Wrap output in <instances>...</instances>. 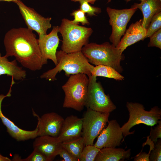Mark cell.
Returning <instances> with one entry per match:
<instances>
[{
	"mask_svg": "<svg viewBox=\"0 0 161 161\" xmlns=\"http://www.w3.org/2000/svg\"><path fill=\"white\" fill-rule=\"evenodd\" d=\"M109 113L101 112L87 108L83 119L82 137L85 146L94 145L95 139L106 126Z\"/></svg>",
	"mask_w": 161,
	"mask_h": 161,
	"instance_id": "obj_7",
	"label": "cell"
},
{
	"mask_svg": "<svg viewBox=\"0 0 161 161\" xmlns=\"http://www.w3.org/2000/svg\"><path fill=\"white\" fill-rule=\"evenodd\" d=\"M21 161H49L47 158L37 150L34 149L32 152L27 157L20 159Z\"/></svg>",
	"mask_w": 161,
	"mask_h": 161,
	"instance_id": "obj_28",
	"label": "cell"
},
{
	"mask_svg": "<svg viewBox=\"0 0 161 161\" xmlns=\"http://www.w3.org/2000/svg\"><path fill=\"white\" fill-rule=\"evenodd\" d=\"M58 28V26H53L49 34L39 36L38 44L44 65L47 64L48 59L51 60L55 65L57 64L56 53L60 40Z\"/></svg>",
	"mask_w": 161,
	"mask_h": 161,
	"instance_id": "obj_13",
	"label": "cell"
},
{
	"mask_svg": "<svg viewBox=\"0 0 161 161\" xmlns=\"http://www.w3.org/2000/svg\"><path fill=\"white\" fill-rule=\"evenodd\" d=\"M154 148L151 150L149 157V161H161V140H157Z\"/></svg>",
	"mask_w": 161,
	"mask_h": 161,
	"instance_id": "obj_27",
	"label": "cell"
},
{
	"mask_svg": "<svg viewBox=\"0 0 161 161\" xmlns=\"http://www.w3.org/2000/svg\"><path fill=\"white\" fill-rule=\"evenodd\" d=\"M18 6L20 13L27 28L35 31L38 36L47 34L51 27V17H44L33 8L28 7L21 0L14 2Z\"/></svg>",
	"mask_w": 161,
	"mask_h": 161,
	"instance_id": "obj_10",
	"label": "cell"
},
{
	"mask_svg": "<svg viewBox=\"0 0 161 161\" xmlns=\"http://www.w3.org/2000/svg\"><path fill=\"white\" fill-rule=\"evenodd\" d=\"M7 58L5 55L2 56L0 53V75H6L16 80L25 79L26 71L18 65L16 59L10 61Z\"/></svg>",
	"mask_w": 161,
	"mask_h": 161,
	"instance_id": "obj_19",
	"label": "cell"
},
{
	"mask_svg": "<svg viewBox=\"0 0 161 161\" xmlns=\"http://www.w3.org/2000/svg\"><path fill=\"white\" fill-rule=\"evenodd\" d=\"M3 42L6 57H14L23 67L31 71L41 69L42 57L33 31L24 27L11 29L5 34Z\"/></svg>",
	"mask_w": 161,
	"mask_h": 161,
	"instance_id": "obj_1",
	"label": "cell"
},
{
	"mask_svg": "<svg viewBox=\"0 0 161 161\" xmlns=\"http://www.w3.org/2000/svg\"><path fill=\"white\" fill-rule=\"evenodd\" d=\"M160 1H161V0H160Z\"/></svg>",
	"mask_w": 161,
	"mask_h": 161,
	"instance_id": "obj_39",
	"label": "cell"
},
{
	"mask_svg": "<svg viewBox=\"0 0 161 161\" xmlns=\"http://www.w3.org/2000/svg\"><path fill=\"white\" fill-rule=\"evenodd\" d=\"M71 1H74V2H77V1H79L80 0H70Z\"/></svg>",
	"mask_w": 161,
	"mask_h": 161,
	"instance_id": "obj_36",
	"label": "cell"
},
{
	"mask_svg": "<svg viewBox=\"0 0 161 161\" xmlns=\"http://www.w3.org/2000/svg\"><path fill=\"white\" fill-rule=\"evenodd\" d=\"M150 40L148 46L156 47L161 49V29L155 32L150 37Z\"/></svg>",
	"mask_w": 161,
	"mask_h": 161,
	"instance_id": "obj_29",
	"label": "cell"
},
{
	"mask_svg": "<svg viewBox=\"0 0 161 161\" xmlns=\"http://www.w3.org/2000/svg\"><path fill=\"white\" fill-rule=\"evenodd\" d=\"M58 32L63 38L61 50L70 53L81 51L82 47L88 43L93 30L91 28L80 26L64 18L59 27Z\"/></svg>",
	"mask_w": 161,
	"mask_h": 161,
	"instance_id": "obj_4",
	"label": "cell"
},
{
	"mask_svg": "<svg viewBox=\"0 0 161 161\" xmlns=\"http://www.w3.org/2000/svg\"><path fill=\"white\" fill-rule=\"evenodd\" d=\"M83 119L72 115L64 120L57 137L62 143L82 137Z\"/></svg>",
	"mask_w": 161,
	"mask_h": 161,
	"instance_id": "obj_16",
	"label": "cell"
},
{
	"mask_svg": "<svg viewBox=\"0 0 161 161\" xmlns=\"http://www.w3.org/2000/svg\"><path fill=\"white\" fill-rule=\"evenodd\" d=\"M84 146V140L82 137L71 141L62 143V147L78 161Z\"/></svg>",
	"mask_w": 161,
	"mask_h": 161,
	"instance_id": "obj_22",
	"label": "cell"
},
{
	"mask_svg": "<svg viewBox=\"0 0 161 161\" xmlns=\"http://www.w3.org/2000/svg\"><path fill=\"white\" fill-rule=\"evenodd\" d=\"M89 77L83 73L71 75L62 88L65 93L64 108L82 111L85 106L88 90Z\"/></svg>",
	"mask_w": 161,
	"mask_h": 161,
	"instance_id": "obj_5",
	"label": "cell"
},
{
	"mask_svg": "<svg viewBox=\"0 0 161 161\" xmlns=\"http://www.w3.org/2000/svg\"><path fill=\"white\" fill-rule=\"evenodd\" d=\"M137 10L136 8L131 7L121 10L107 7L109 24L112 28L109 40L114 46L117 47L118 46L121 36L125 33L128 23Z\"/></svg>",
	"mask_w": 161,
	"mask_h": 161,
	"instance_id": "obj_9",
	"label": "cell"
},
{
	"mask_svg": "<svg viewBox=\"0 0 161 161\" xmlns=\"http://www.w3.org/2000/svg\"><path fill=\"white\" fill-rule=\"evenodd\" d=\"M32 111L33 114L38 120L37 137L48 135L57 137L64 120L63 117L54 112L46 113L40 117Z\"/></svg>",
	"mask_w": 161,
	"mask_h": 161,
	"instance_id": "obj_12",
	"label": "cell"
},
{
	"mask_svg": "<svg viewBox=\"0 0 161 161\" xmlns=\"http://www.w3.org/2000/svg\"><path fill=\"white\" fill-rule=\"evenodd\" d=\"M88 2L89 3H90L91 4H94L95 2L97 0H83ZM111 0H108V2H111Z\"/></svg>",
	"mask_w": 161,
	"mask_h": 161,
	"instance_id": "obj_34",
	"label": "cell"
},
{
	"mask_svg": "<svg viewBox=\"0 0 161 161\" xmlns=\"http://www.w3.org/2000/svg\"><path fill=\"white\" fill-rule=\"evenodd\" d=\"M150 146V150L148 154L143 152L140 153L139 155H137L134 159V161H149V157L151 150L154 148V143L149 142L147 143Z\"/></svg>",
	"mask_w": 161,
	"mask_h": 161,
	"instance_id": "obj_31",
	"label": "cell"
},
{
	"mask_svg": "<svg viewBox=\"0 0 161 161\" xmlns=\"http://www.w3.org/2000/svg\"><path fill=\"white\" fill-rule=\"evenodd\" d=\"M89 81L85 106L92 110L103 113H111L116 108L109 96L105 94L97 77H88Z\"/></svg>",
	"mask_w": 161,
	"mask_h": 161,
	"instance_id": "obj_8",
	"label": "cell"
},
{
	"mask_svg": "<svg viewBox=\"0 0 161 161\" xmlns=\"http://www.w3.org/2000/svg\"><path fill=\"white\" fill-rule=\"evenodd\" d=\"M80 9L85 13H86L90 16H97V14L101 12L100 8L91 5L88 2L83 0H80Z\"/></svg>",
	"mask_w": 161,
	"mask_h": 161,
	"instance_id": "obj_25",
	"label": "cell"
},
{
	"mask_svg": "<svg viewBox=\"0 0 161 161\" xmlns=\"http://www.w3.org/2000/svg\"><path fill=\"white\" fill-rule=\"evenodd\" d=\"M9 90L6 95L0 94V118L3 124L6 127L7 131L9 134L17 141H24L30 139H33L37 137L38 129L32 131L24 130L19 128L13 122L5 117L1 110V104L3 99L6 97L11 96L12 87L10 85Z\"/></svg>",
	"mask_w": 161,
	"mask_h": 161,
	"instance_id": "obj_14",
	"label": "cell"
},
{
	"mask_svg": "<svg viewBox=\"0 0 161 161\" xmlns=\"http://www.w3.org/2000/svg\"><path fill=\"white\" fill-rule=\"evenodd\" d=\"M140 0L141 1H143L144 0Z\"/></svg>",
	"mask_w": 161,
	"mask_h": 161,
	"instance_id": "obj_38",
	"label": "cell"
},
{
	"mask_svg": "<svg viewBox=\"0 0 161 161\" xmlns=\"http://www.w3.org/2000/svg\"><path fill=\"white\" fill-rule=\"evenodd\" d=\"M11 160L9 158L2 156L0 154V161H10Z\"/></svg>",
	"mask_w": 161,
	"mask_h": 161,
	"instance_id": "obj_33",
	"label": "cell"
},
{
	"mask_svg": "<svg viewBox=\"0 0 161 161\" xmlns=\"http://www.w3.org/2000/svg\"><path fill=\"white\" fill-rule=\"evenodd\" d=\"M131 7L139 9L141 11L143 16L142 25L147 29L153 16L161 12V1L144 0L140 3H134Z\"/></svg>",
	"mask_w": 161,
	"mask_h": 161,
	"instance_id": "obj_18",
	"label": "cell"
},
{
	"mask_svg": "<svg viewBox=\"0 0 161 161\" xmlns=\"http://www.w3.org/2000/svg\"><path fill=\"white\" fill-rule=\"evenodd\" d=\"M57 64L53 68L43 73L41 79L50 81L56 79L57 74L63 70L66 76L78 73H83L88 77L92 75V72L94 66L89 62L81 51L67 53L62 50L57 51Z\"/></svg>",
	"mask_w": 161,
	"mask_h": 161,
	"instance_id": "obj_2",
	"label": "cell"
},
{
	"mask_svg": "<svg viewBox=\"0 0 161 161\" xmlns=\"http://www.w3.org/2000/svg\"><path fill=\"white\" fill-rule=\"evenodd\" d=\"M100 150L94 145H85L81 153L79 161H94Z\"/></svg>",
	"mask_w": 161,
	"mask_h": 161,
	"instance_id": "obj_23",
	"label": "cell"
},
{
	"mask_svg": "<svg viewBox=\"0 0 161 161\" xmlns=\"http://www.w3.org/2000/svg\"><path fill=\"white\" fill-rule=\"evenodd\" d=\"M108 123L107 126L101 132L94 145L100 149L105 147L116 148L119 146L123 138L121 127L117 120H113Z\"/></svg>",
	"mask_w": 161,
	"mask_h": 161,
	"instance_id": "obj_11",
	"label": "cell"
},
{
	"mask_svg": "<svg viewBox=\"0 0 161 161\" xmlns=\"http://www.w3.org/2000/svg\"><path fill=\"white\" fill-rule=\"evenodd\" d=\"M71 15L73 16L74 19L71 20L74 24H78L79 23L82 25H89L90 23L85 15V13L81 10H73Z\"/></svg>",
	"mask_w": 161,
	"mask_h": 161,
	"instance_id": "obj_26",
	"label": "cell"
},
{
	"mask_svg": "<svg viewBox=\"0 0 161 161\" xmlns=\"http://www.w3.org/2000/svg\"><path fill=\"white\" fill-rule=\"evenodd\" d=\"M161 12L154 15L152 17L150 24L147 29L145 38L150 37L155 32L161 29Z\"/></svg>",
	"mask_w": 161,
	"mask_h": 161,
	"instance_id": "obj_24",
	"label": "cell"
},
{
	"mask_svg": "<svg viewBox=\"0 0 161 161\" xmlns=\"http://www.w3.org/2000/svg\"><path fill=\"white\" fill-rule=\"evenodd\" d=\"M33 147L44 155L49 161H52L58 155L61 148L62 142L57 137L48 135L38 136L35 138Z\"/></svg>",
	"mask_w": 161,
	"mask_h": 161,
	"instance_id": "obj_15",
	"label": "cell"
},
{
	"mask_svg": "<svg viewBox=\"0 0 161 161\" xmlns=\"http://www.w3.org/2000/svg\"><path fill=\"white\" fill-rule=\"evenodd\" d=\"M131 149L126 151L121 148L105 147L100 149L95 161H123L129 158Z\"/></svg>",
	"mask_w": 161,
	"mask_h": 161,
	"instance_id": "obj_20",
	"label": "cell"
},
{
	"mask_svg": "<svg viewBox=\"0 0 161 161\" xmlns=\"http://www.w3.org/2000/svg\"><path fill=\"white\" fill-rule=\"evenodd\" d=\"M21 0H0V1H7L8 2H10V1H13V2H15V1H20Z\"/></svg>",
	"mask_w": 161,
	"mask_h": 161,
	"instance_id": "obj_35",
	"label": "cell"
},
{
	"mask_svg": "<svg viewBox=\"0 0 161 161\" xmlns=\"http://www.w3.org/2000/svg\"><path fill=\"white\" fill-rule=\"evenodd\" d=\"M131 0H126V2H128L131 1Z\"/></svg>",
	"mask_w": 161,
	"mask_h": 161,
	"instance_id": "obj_37",
	"label": "cell"
},
{
	"mask_svg": "<svg viewBox=\"0 0 161 161\" xmlns=\"http://www.w3.org/2000/svg\"><path fill=\"white\" fill-rule=\"evenodd\" d=\"M142 19L132 23L126 30L117 47L121 52L129 46L145 39L147 29L142 25Z\"/></svg>",
	"mask_w": 161,
	"mask_h": 161,
	"instance_id": "obj_17",
	"label": "cell"
},
{
	"mask_svg": "<svg viewBox=\"0 0 161 161\" xmlns=\"http://www.w3.org/2000/svg\"><path fill=\"white\" fill-rule=\"evenodd\" d=\"M92 75L114 79L116 80H122L124 77L112 67L103 65L94 66L92 72Z\"/></svg>",
	"mask_w": 161,
	"mask_h": 161,
	"instance_id": "obj_21",
	"label": "cell"
},
{
	"mask_svg": "<svg viewBox=\"0 0 161 161\" xmlns=\"http://www.w3.org/2000/svg\"><path fill=\"white\" fill-rule=\"evenodd\" d=\"M126 106L129 112L128 121L121 127L124 141L127 136L133 134L134 131L130 132V129L134 126L143 124L149 126L157 124L161 119V110L158 106H155L149 111L145 110L143 105L138 103L127 102Z\"/></svg>",
	"mask_w": 161,
	"mask_h": 161,
	"instance_id": "obj_6",
	"label": "cell"
},
{
	"mask_svg": "<svg viewBox=\"0 0 161 161\" xmlns=\"http://www.w3.org/2000/svg\"><path fill=\"white\" fill-rule=\"evenodd\" d=\"M81 52L92 64L110 66L119 73L123 71L120 62L124 59V56L112 44L108 42L101 44L88 43L82 47Z\"/></svg>",
	"mask_w": 161,
	"mask_h": 161,
	"instance_id": "obj_3",
	"label": "cell"
},
{
	"mask_svg": "<svg viewBox=\"0 0 161 161\" xmlns=\"http://www.w3.org/2000/svg\"><path fill=\"white\" fill-rule=\"evenodd\" d=\"M58 155L63 158L64 161H78V160L73 156L62 147L60 149Z\"/></svg>",
	"mask_w": 161,
	"mask_h": 161,
	"instance_id": "obj_32",
	"label": "cell"
},
{
	"mask_svg": "<svg viewBox=\"0 0 161 161\" xmlns=\"http://www.w3.org/2000/svg\"><path fill=\"white\" fill-rule=\"evenodd\" d=\"M157 124V126L154 127V129L151 128L150 135L149 136V138L154 143L156 142L158 138H161V120H159Z\"/></svg>",
	"mask_w": 161,
	"mask_h": 161,
	"instance_id": "obj_30",
	"label": "cell"
}]
</instances>
